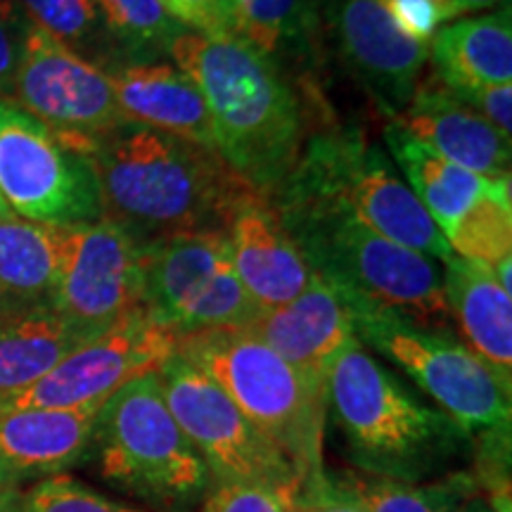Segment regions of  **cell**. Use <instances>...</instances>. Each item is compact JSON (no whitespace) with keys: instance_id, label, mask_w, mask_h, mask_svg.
<instances>
[{"instance_id":"6da1fadb","label":"cell","mask_w":512,"mask_h":512,"mask_svg":"<svg viewBox=\"0 0 512 512\" xmlns=\"http://www.w3.org/2000/svg\"><path fill=\"white\" fill-rule=\"evenodd\" d=\"M102 219L152 242L190 230H228L252 185L216 150L166 136L133 121L98 140L91 152Z\"/></svg>"},{"instance_id":"7a4b0ae2","label":"cell","mask_w":512,"mask_h":512,"mask_svg":"<svg viewBox=\"0 0 512 512\" xmlns=\"http://www.w3.org/2000/svg\"><path fill=\"white\" fill-rule=\"evenodd\" d=\"M169 55L200 88L223 162L271 197L297 164L304 138L302 107L275 62L240 36L195 31L178 34Z\"/></svg>"},{"instance_id":"3957f363","label":"cell","mask_w":512,"mask_h":512,"mask_svg":"<svg viewBox=\"0 0 512 512\" xmlns=\"http://www.w3.org/2000/svg\"><path fill=\"white\" fill-rule=\"evenodd\" d=\"M328 415L363 475L418 484L470 470L472 434L408 392L358 337L328 373Z\"/></svg>"},{"instance_id":"277c9868","label":"cell","mask_w":512,"mask_h":512,"mask_svg":"<svg viewBox=\"0 0 512 512\" xmlns=\"http://www.w3.org/2000/svg\"><path fill=\"white\" fill-rule=\"evenodd\" d=\"M278 219L313 273L356 311H382L422 328L451 320L444 275L425 254L392 242L354 216L292 200H273Z\"/></svg>"},{"instance_id":"5b68a950","label":"cell","mask_w":512,"mask_h":512,"mask_svg":"<svg viewBox=\"0 0 512 512\" xmlns=\"http://www.w3.org/2000/svg\"><path fill=\"white\" fill-rule=\"evenodd\" d=\"M176 354L221 387L256 430L292 460L299 477L323 470L325 384L311 382L242 328L190 332L178 337Z\"/></svg>"},{"instance_id":"8992f818","label":"cell","mask_w":512,"mask_h":512,"mask_svg":"<svg viewBox=\"0 0 512 512\" xmlns=\"http://www.w3.org/2000/svg\"><path fill=\"white\" fill-rule=\"evenodd\" d=\"M271 197L342 211L382 238L444 264L453 256L382 147L356 128H335L302 145L290 176Z\"/></svg>"},{"instance_id":"52a82bcc","label":"cell","mask_w":512,"mask_h":512,"mask_svg":"<svg viewBox=\"0 0 512 512\" xmlns=\"http://www.w3.org/2000/svg\"><path fill=\"white\" fill-rule=\"evenodd\" d=\"M88 458L114 489L164 512H195L211 475L164 399L157 373L128 382L100 408Z\"/></svg>"},{"instance_id":"ba28073f","label":"cell","mask_w":512,"mask_h":512,"mask_svg":"<svg viewBox=\"0 0 512 512\" xmlns=\"http://www.w3.org/2000/svg\"><path fill=\"white\" fill-rule=\"evenodd\" d=\"M354 330L361 344L401 368L439 411L472 437L510 427L512 387L501 382L482 358L472 354L451 332L422 328L382 311H356Z\"/></svg>"},{"instance_id":"9c48e42d","label":"cell","mask_w":512,"mask_h":512,"mask_svg":"<svg viewBox=\"0 0 512 512\" xmlns=\"http://www.w3.org/2000/svg\"><path fill=\"white\" fill-rule=\"evenodd\" d=\"M0 195L12 214L46 226L102 219L91 155L76 150L10 100H0Z\"/></svg>"},{"instance_id":"30bf717a","label":"cell","mask_w":512,"mask_h":512,"mask_svg":"<svg viewBox=\"0 0 512 512\" xmlns=\"http://www.w3.org/2000/svg\"><path fill=\"white\" fill-rule=\"evenodd\" d=\"M164 399L207 465L211 482L266 484L294 494L299 477L290 458L245 418L202 370L174 354L159 370Z\"/></svg>"},{"instance_id":"8fae6325","label":"cell","mask_w":512,"mask_h":512,"mask_svg":"<svg viewBox=\"0 0 512 512\" xmlns=\"http://www.w3.org/2000/svg\"><path fill=\"white\" fill-rule=\"evenodd\" d=\"M178 335L140 309L126 313L98 337L67 354L41 380L22 392L3 396L0 413L19 408H69L105 403L128 382L159 373L176 354Z\"/></svg>"},{"instance_id":"7c38bea8","label":"cell","mask_w":512,"mask_h":512,"mask_svg":"<svg viewBox=\"0 0 512 512\" xmlns=\"http://www.w3.org/2000/svg\"><path fill=\"white\" fill-rule=\"evenodd\" d=\"M10 102L86 155H91L98 140L126 124L110 74L31 22Z\"/></svg>"},{"instance_id":"4fadbf2b","label":"cell","mask_w":512,"mask_h":512,"mask_svg":"<svg viewBox=\"0 0 512 512\" xmlns=\"http://www.w3.org/2000/svg\"><path fill=\"white\" fill-rule=\"evenodd\" d=\"M147 242L119 223L100 219L64 230L62 268L53 311L102 332L145 306Z\"/></svg>"},{"instance_id":"5bb4252c","label":"cell","mask_w":512,"mask_h":512,"mask_svg":"<svg viewBox=\"0 0 512 512\" xmlns=\"http://www.w3.org/2000/svg\"><path fill=\"white\" fill-rule=\"evenodd\" d=\"M320 19L344 69L384 117L396 119L413 100L430 60V43L408 36L384 0H323Z\"/></svg>"},{"instance_id":"9a60e30c","label":"cell","mask_w":512,"mask_h":512,"mask_svg":"<svg viewBox=\"0 0 512 512\" xmlns=\"http://www.w3.org/2000/svg\"><path fill=\"white\" fill-rule=\"evenodd\" d=\"M105 403L69 408H19L0 413V486L24 489L67 475L88 460L95 422Z\"/></svg>"},{"instance_id":"2e32d148","label":"cell","mask_w":512,"mask_h":512,"mask_svg":"<svg viewBox=\"0 0 512 512\" xmlns=\"http://www.w3.org/2000/svg\"><path fill=\"white\" fill-rule=\"evenodd\" d=\"M242 330L261 339L311 382L325 387L337 354L356 339L349 304L318 275L299 297L278 309L261 311Z\"/></svg>"},{"instance_id":"e0dca14e","label":"cell","mask_w":512,"mask_h":512,"mask_svg":"<svg viewBox=\"0 0 512 512\" xmlns=\"http://www.w3.org/2000/svg\"><path fill=\"white\" fill-rule=\"evenodd\" d=\"M226 233L235 273L261 311L292 302L316 278L264 192L240 204Z\"/></svg>"},{"instance_id":"ac0fdd59","label":"cell","mask_w":512,"mask_h":512,"mask_svg":"<svg viewBox=\"0 0 512 512\" xmlns=\"http://www.w3.org/2000/svg\"><path fill=\"white\" fill-rule=\"evenodd\" d=\"M389 121H396L437 155L467 171L510 178V138L453 98L434 74L418 83L406 110Z\"/></svg>"},{"instance_id":"d6986e66","label":"cell","mask_w":512,"mask_h":512,"mask_svg":"<svg viewBox=\"0 0 512 512\" xmlns=\"http://www.w3.org/2000/svg\"><path fill=\"white\" fill-rule=\"evenodd\" d=\"M107 74L126 121L216 150L207 102L190 76L174 64L133 62Z\"/></svg>"},{"instance_id":"ffe728a7","label":"cell","mask_w":512,"mask_h":512,"mask_svg":"<svg viewBox=\"0 0 512 512\" xmlns=\"http://www.w3.org/2000/svg\"><path fill=\"white\" fill-rule=\"evenodd\" d=\"M230 261L226 230H190L147 242L145 309L176 332L190 309Z\"/></svg>"},{"instance_id":"44dd1931","label":"cell","mask_w":512,"mask_h":512,"mask_svg":"<svg viewBox=\"0 0 512 512\" xmlns=\"http://www.w3.org/2000/svg\"><path fill=\"white\" fill-rule=\"evenodd\" d=\"M444 294L465 347L512 387V297L486 266L453 254L446 261Z\"/></svg>"},{"instance_id":"7402d4cb","label":"cell","mask_w":512,"mask_h":512,"mask_svg":"<svg viewBox=\"0 0 512 512\" xmlns=\"http://www.w3.org/2000/svg\"><path fill=\"white\" fill-rule=\"evenodd\" d=\"M64 230L17 216L0 219V320L53 311Z\"/></svg>"},{"instance_id":"603a6c76","label":"cell","mask_w":512,"mask_h":512,"mask_svg":"<svg viewBox=\"0 0 512 512\" xmlns=\"http://www.w3.org/2000/svg\"><path fill=\"white\" fill-rule=\"evenodd\" d=\"M434 76L446 88L512 83L510 3L491 15L467 17L439 29L430 41Z\"/></svg>"},{"instance_id":"cb8c5ba5","label":"cell","mask_w":512,"mask_h":512,"mask_svg":"<svg viewBox=\"0 0 512 512\" xmlns=\"http://www.w3.org/2000/svg\"><path fill=\"white\" fill-rule=\"evenodd\" d=\"M384 143L406 176L408 188L427 209L444 238L463 219L465 211L498 181L448 162L396 121L384 124Z\"/></svg>"},{"instance_id":"d4e9b609","label":"cell","mask_w":512,"mask_h":512,"mask_svg":"<svg viewBox=\"0 0 512 512\" xmlns=\"http://www.w3.org/2000/svg\"><path fill=\"white\" fill-rule=\"evenodd\" d=\"M98 335L55 311L0 320V399L41 380L64 356Z\"/></svg>"},{"instance_id":"484cf974","label":"cell","mask_w":512,"mask_h":512,"mask_svg":"<svg viewBox=\"0 0 512 512\" xmlns=\"http://www.w3.org/2000/svg\"><path fill=\"white\" fill-rule=\"evenodd\" d=\"M342 475L363 498L368 512H463L472 498L482 496L472 470H458L418 484L363 475V472H342Z\"/></svg>"},{"instance_id":"4316f807","label":"cell","mask_w":512,"mask_h":512,"mask_svg":"<svg viewBox=\"0 0 512 512\" xmlns=\"http://www.w3.org/2000/svg\"><path fill=\"white\" fill-rule=\"evenodd\" d=\"M451 252L491 271L512 256L510 178H498L446 235Z\"/></svg>"},{"instance_id":"83f0119b","label":"cell","mask_w":512,"mask_h":512,"mask_svg":"<svg viewBox=\"0 0 512 512\" xmlns=\"http://www.w3.org/2000/svg\"><path fill=\"white\" fill-rule=\"evenodd\" d=\"M105 29L133 60L169 53L178 34L188 31L159 0H93Z\"/></svg>"},{"instance_id":"f1b7e54d","label":"cell","mask_w":512,"mask_h":512,"mask_svg":"<svg viewBox=\"0 0 512 512\" xmlns=\"http://www.w3.org/2000/svg\"><path fill=\"white\" fill-rule=\"evenodd\" d=\"M235 34L266 57H275L287 43L299 41L313 22L306 0H230Z\"/></svg>"},{"instance_id":"f546056e","label":"cell","mask_w":512,"mask_h":512,"mask_svg":"<svg viewBox=\"0 0 512 512\" xmlns=\"http://www.w3.org/2000/svg\"><path fill=\"white\" fill-rule=\"evenodd\" d=\"M22 512H143L100 494L69 475H57L22 491Z\"/></svg>"},{"instance_id":"4dcf8cb0","label":"cell","mask_w":512,"mask_h":512,"mask_svg":"<svg viewBox=\"0 0 512 512\" xmlns=\"http://www.w3.org/2000/svg\"><path fill=\"white\" fill-rule=\"evenodd\" d=\"M34 27L46 31L67 48L83 46L98 31L93 0H19Z\"/></svg>"},{"instance_id":"1f68e13d","label":"cell","mask_w":512,"mask_h":512,"mask_svg":"<svg viewBox=\"0 0 512 512\" xmlns=\"http://www.w3.org/2000/svg\"><path fill=\"white\" fill-rule=\"evenodd\" d=\"M290 512H368L363 498L344 475L328 467L306 475L290 498Z\"/></svg>"},{"instance_id":"d6a6232c","label":"cell","mask_w":512,"mask_h":512,"mask_svg":"<svg viewBox=\"0 0 512 512\" xmlns=\"http://www.w3.org/2000/svg\"><path fill=\"white\" fill-rule=\"evenodd\" d=\"M290 498L266 484L211 482L197 512H290Z\"/></svg>"},{"instance_id":"836d02e7","label":"cell","mask_w":512,"mask_h":512,"mask_svg":"<svg viewBox=\"0 0 512 512\" xmlns=\"http://www.w3.org/2000/svg\"><path fill=\"white\" fill-rule=\"evenodd\" d=\"M159 3L181 27L195 34L238 36L230 0H159Z\"/></svg>"},{"instance_id":"e575fe53","label":"cell","mask_w":512,"mask_h":512,"mask_svg":"<svg viewBox=\"0 0 512 512\" xmlns=\"http://www.w3.org/2000/svg\"><path fill=\"white\" fill-rule=\"evenodd\" d=\"M29 19L19 0H0V100H12Z\"/></svg>"},{"instance_id":"d590c367","label":"cell","mask_w":512,"mask_h":512,"mask_svg":"<svg viewBox=\"0 0 512 512\" xmlns=\"http://www.w3.org/2000/svg\"><path fill=\"white\" fill-rule=\"evenodd\" d=\"M444 86V83H441ZM446 88V86H444ZM453 98L477 112L479 117L498 128L503 136L512 133V83L501 86H475V88H446Z\"/></svg>"},{"instance_id":"8d00e7d4","label":"cell","mask_w":512,"mask_h":512,"mask_svg":"<svg viewBox=\"0 0 512 512\" xmlns=\"http://www.w3.org/2000/svg\"><path fill=\"white\" fill-rule=\"evenodd\" d=\"M384 5L408 36L425 43L432 41L444 22L437 0H384Z\"/></svg>"},{"instance_id":"74e56055","label":"cell","mask_w":512,"mask_h":512,"mask_svg":"<svg viewBox=\"0 0 512 512\" xmlns=\"http://www.w3.org/2000/svg\"><path fill=\"white\" fill-rule=\"evenodd\" d=\"M498 3H501V0H437L444 22L446 19L463 15V12L484 10V8H491V5H498Z\"/></svg>"},{"instance_id":"f35d334b","label":"cell","mask_w":512,"mask_h":512,"mask_svg":"<svg viewBox=\"0 0 512 512\" xmlns=\"http://www.w3.org/2000/svg\"><path fill=\"white\" fill-rule=\"evenodd\" d=\"M22 491L0 486V512H22Z\"/></svg>"},{"instance_id":"ab89813d","label":"cell","mask_w":512,"mask_h":512,"mask_svg":"<svg viewBox=\"0 0 512 512\" xmlns=\"http://www.w3.org/2000/svg\"><path fill=\"white\" fill-rule=\"evenodd\" d=\"M463 512H496V510L491 508V503L486 501L484 496H477V498H472V501L465 505Z\"/></svg>"},{"instance_id":"60d3db41","label":"cell","mask_w":512,"mask_h":512,"mask_svg":"<svg viewBox=\"0 0 512 512\" xmlns=\"http://www.w3.org/2000/svg\"><path fill=\"white\" fill-rule=\"evenodd\" d=\"M10 216H15V214H12L10 207L3 200V195H0V219H10Z\"/></svg>"}]
</instances>
